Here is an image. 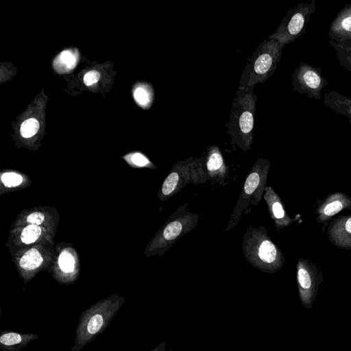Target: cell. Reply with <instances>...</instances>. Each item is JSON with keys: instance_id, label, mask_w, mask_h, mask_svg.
<instances>
[{"instance_id": "1", "label": "cell", "mask_w": 351, "mask_h": 351, "mask_svg": "<svg viewBox=\"0 0 351 351\" xmlns=\"http://www.w3.org/2000/svg\"><path fill=\"white\" fill-rule=\"evenodd\" d=\"M242 251L247 263L263 272L278 271L286 261L263 226L247 228L242 238Z\"/></svg>"}, {"instance_id": "2", "label": "cell", "mask_w": 351, "mask_h": 351, "mask_svg": "<svg viewBox=\"0 0 351 351\" xmlns=\"http://www.w3.org/2000/svg\"><path fill=\"white\" fill-rule=\"evenodd\" d=\"M118 295L100 300L81 314L75 343L70 351H80L105 330L124 302Z\"/></svg>"}, {"instance_id": "3", "label": "cell", "mask_w": 351, "mask_h": 351, "mask_svg": "<svg viewBox=\"0 0 351 351\" xmlns=\"http://www.w3.org/2000/svg\"><path fill=\"white\" fill-rule=\"evenodd\" d=\"M253 89H238L226 125L232 144L245 152L250 149L254 138L256 95Z\"/></svg>"}, {"instance_id": "4", "label": "cell", "mask_w": 351, "mask_h": 351, "mask_svg": "<svg viewBox=\"0 0 351 351\" xmlns=\"http://www.w3.org/2000/svg\"><path fill=\"white\" fill-rule=\"evenodd\" d=\"M270 167L269 160L262 158H258L252 165L243 182L237 202L224 232L234 228L243 215L250 213L251 207L260 203L263 197Z\"/></svg>"}, {"instance_id": "5", "label": "cell", "mask_w": 351, "mask_h": 351, "mask_svg": "<svg viewBox=\"0 0 351 351\" xmlns=\"http://www.w3.org/2000/svg\"><path fill=\"white\" fill-rule=\"evenodd\" d=\"M282 47L276 40L263 41L248 60L241 74L239 88L246 89L267 81L275 72Z\"/></svg>"}, {"instance_id": "6", "label": "cell", "mask_w": 351, "mask_h": 351, "mask_svg": "<svg viewBox=\"0 0 351 351\" xmlns=\"http://www.w3.org/2000/svg\"><path fill=\"white\" fill-rule=\"evenodd\" d=\"M188 204L180 205L161 227L152 245L153 252L164 254L178 240L195 228L199 215L190 211Z\"/></svg>"}, {"instance_id": "7", "label": "cell", "mask_w": 351, "mask_h": 351, "mask_svg": "<svg viewBox=\"0 0 351 351\" xmlns=\"http://www.w3.org/2000/svg\"><path fill=\"white\" fill-rule=\"evenodd\" d=\"M206 182L202 159L191 156L174 163L162 184L158 197L161 201H166L190 183L198 184Z\"/></svg>"}, {"instance_id": "8", "label": "cell", "mask_w": 351, "mask_h": 351, "mask_svg": "<svg viewBox=\"0 0 351 351\" xmlns=\"http://www.w3.org/2000/svg\"><path fill=\"white\" fill-rule=\"evenodd\" d=\"M315 0L306 1L289 9L269 39L277 41L282 47L296 40L306 32L307 25L315 11Z\"/></svg>"}, {"instance_id": "9", "label": "cell", "mask_w": 351, "mask_h": 351, "mask_svg": "<svg viewBox=\"0 0 351 351\" xmlns=\"http://www.w3.org/2000/svg\"><path fill=\"white\" fill-rule=\"evenodd\" d=\"M322 69L305 62L300 63L292 75V89L310 99L319 100L321 90L328 85V80L322 75Z\"/></svg>"}, {"instance_id": "10", "label": "cell", "mask_w": 351, "mask_h": 351, "mask_svg": "<svg viewBox=\"0 0 351 351\" xmlns=\"http://www.w3.org/2000/svg\"><path fill=\"white\" fill-rule=\"evenodd\" d=\"M201 159L207 181L220 185L224 184L228 175V167L219 147H208Z\"/></svg>"}, {"instance_id": "11", "label": "cell", "mask_w": 351, "mask_h": 351, "mask_svg": "<svg viewBox=\"0 0 351 351\" xmlns=\"http://www.w3.org/2000/svg\"><path fill=\"white\" fill-rule=\"evenodd\" d=\"M346 209L351 210L350 197L342 192L328 194L317 208L316 222L326 225L333 216Z\"/></svg>"}, {"instance_id": "12", "label": "cell", "mask_w": 351, "mask_h": 351, "mask_svg": "<svg viewBox=\"0 0 351 351\" xmlns=\"http://www.w3.org/2000/svg\"><path fill=\"white\" fill-rule=\"evenodd\" d=\"M263 198L266 202L270 218L274 221L278 232L296 220L287 214L280 197L271 186H266Z\"/></svg>"}, {"instance_id": "13", "label": "cell", "mask_w": 351, "mask_h": 351, "mask_svg": "<svg viewBox=\"0 0 351 351\" xmlns=\"http://www.w3.org/2000/svg\"><path fill=\"white\" fill-rule=\"evenodd\" d=\"M296 268L298 284L301 295L311 294L322 278L317 267L308 260L299 258Z\"/></svg>"}, {"instance_id": "14", "label": "cell", "mask_w": 351, "mask_h": 351, "mask_svg": "<svg viewBox=\"0 0 351 351\" xmlns=\"http://www.w3.org/2000/svg\"><path fill=\"white\" fill-rule=\"evenodd\" d=\"M328 238L339 248L351 249V215L335 218L328 228Z\"/></svg>"}, {"instance_id": "15", "label": "cell", "mask_w": 351, "mask_h": 351, "mask_svg": "<svg viewBox=\"0 0 351 351\" xmlns=\"http://www.w3.org/2000/svg\"><path fill=\"white\" fill-rule=\"evenodd\" d=\"M328 37L335 42L351 39V4L345 5L333 19Z\"/></svg>"}, {"instance_id": "16", "label": "cell", "mask_w": 351, "mask_h": 351, "mask_svg": "<svg viewBox=\"0 0 351 351\" xmlns=\"http://www.w3.org/2000/svg\"><path fill=\"white\" fill-rule=\"evenodd\" d=\"M38 337L39 336L35 334L2 331L0 335V348L3 351H19Z\"/></svg>"}, {"instance_id": "17", "label": "cell", "mask_w": 351, "mask_h": 351, "mask_svg": "<svg viewBox=\"0 0 351 351\" xmlns=\"http://www.w3.org/2000/svg\"><path fill=\"white\" fill-rule=\"evenodd\" d=\"M324 104L332 110L348 118L351 123V98L335 91L324 93Z\"/></svg>"}, {"instance_id": "18", "label": "cell", "mask_w": 351, "mask_h": 351, "mask_svg": "<svg viewBox=\"0 0 351 351\" xmlns=\"http://www.w3.org/2000/svg\"><path fill=\"white\" fill-rule=\"evenodd\" d=\"M341 66L351 72V39L341 42L329 41Z\"/></svg>"}, {"instance_id": "19", "label": "cell", "mask_w": 351, "mask_h": 351, "mask_svg": "<svg viewBox=\"0 0 351 351\" xmlns=\"http://www.w3.org/2000/svg\"><path fill=\"white\" fill-rule=\"evenodd\" d=\"M136 102L142 108H149L154 99V91L152 86L147 83L139 84L133 92Z\"/></svg>"}, {"instance_id": "20", "label": "cell", "mask_w": 351, "mask_h": 351, "mask_svg": "<svg viewBox=\"0 0 351 351\" xmlns=\"http://www.w3.org/2000/svg\"><path fill=\"white\" fill-rule=\"evenodd\" d=\"M43 261L40 253L33 248L25 253L19 261V265L25 270L32 271L39 267Z\"/></svg>"}, {"instance_id": "21", "label": "cell", "mask_w": 351, "mask_h": 351, "mask_svg": "<svg viewBox=\"0 0 351 351\" xmlns=\"http://www.w3.org/2000/svg\"><path fill=\"white\" fill-rule=\"evenodd\" d=\"M41 234V228L39 226L29 224L22 231L21 239L23 243L29 244L35 242Z\"/></svg>"}, {"instance_id": "22", "label": "cell", "mask_w": 351, "mask_h": 351, "mask_svg": "<svg viewBox=\"0 0 351 351\" xmlns=\"http://www.w3.org/2000/svg\"><path fill=\"white\" fill-rule=\"evenodd\" d=\"M39 129L38 121L33 118L25 120L21 125V134L24 138L33 136Z\"/></svg>"}, {"instance_id": "23", "label": "cell", "mask_w": 351, "mask_h": 351, "mask_svg": "<svg viewBox=\"0 0 351 351\" xmlns=\"http://www.w3.org/2000/svg\"><path fill=\"white\" fill-rule=\"evenodd\" d=\"M58 264L62 271L71 273L74 270L75 260L69 252L64 250L59 256Z\"/></svg>"}, {"instance_id": "24", "label": "cell", "mask_w": 351, "mask_h": 351, "mask_svg": "<svg viewBox=\"0 0 351 351\" xmlns=\"http://www.w3.org/2000/svg\"><path fill=\"white\" fill-rule=\"evenodd\" d=\"M1 181L7 187H15L23 182V177L14 172H7L1 176Z\"/></svg>"}, {"instance_id": "25", "label": "cell", "mask_w": 351, "mask_h": 351, "mask_svg": "<svg viewBox=\"0 0 351 351\" xmlns=\"http://www.w3.org/2000/svg\"><path fill=\"white\" fill-rule=\"evenodd\" d=\"M60 61L69 69H73L77 62L76 58L71 51H63L59 56Z\"/></svg>"}, {"instance_id": "26", "label": "cell", "mask_w": 351, "mask_h": 351, "mask_svg": "<svg viewBox=\"0 0 351 351\" xmlns=\"http://www.w3.org/2000/svg\"><path fill=\"white\" fill-rule=\"evenodd\" d=\"M131 162L138 167H145L151 162L149 159L141 153H134L131 156Z\"/></svg>"}, {"instance_id": "27", "label": "cell", "mask_w": 351, "mask_h": 351, "mask_svg": "<svg viewBox=\"0 0 351 351\" xmlns=\"http://www.w3.org/2000/svg\"><path fill=\"white\" fill-rule=\"evenodd\" d=\"M99 78L100 74L97 71H90L85 74L84 77V82L86 86H90L96 83Z\"/></svg>"}, {"instance_id": "28", "label": "cell", "mask_w": 351, "mask_h": 351, "mask_svg": "<svg viewBox=\"0 0 351 351\" xmlns=\"http://www.w3.org/2000/svg\"><path fill=\"white\" fill-rule=\"evenodd\" d=\"M45 216L42 213L34 212L28 215L27 217V222L29 224L39 226L43 222Z\"/></svg>"}, {"instance_id": "29", "label": "cell", "mask_w": 351, "mask_h": 351, "mask_svg": "<svg viewBox=\"0 0 351 351\" xmlns=\"http://www.w3.org/2000/svg\"><path fill=\"white\" fill-rule=\"evenodd\" d=\"M153 351H160V350H158V349H156V350H154Z\"/></svg>"}]
</instances>
